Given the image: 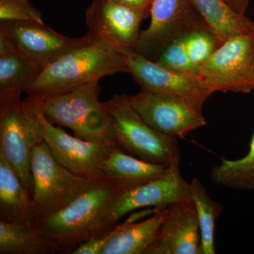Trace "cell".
Masks as SVG:
<instances>
[{
  "instance_id": "1",
  "label": "cell",
  "mask_w": 254,
  "mask_h": 254,
  "mask_svg": "<svg viewBox=\"0 0 254 254\" xmlns=\"http://www.w3.org/2000/svg\"><path fill=\"white\" fill-rule=\"evenodd\" d=\"M111 179L96 180L69 204L34 225L55 254H72L83 242L109 233L107 219L113 202L123 190Z\"/></svg>"
},
{
  "instance_id": "2",
  "label": "cell",
  "mask_w": 254,
  "mask_h": 254,
  "mask_svg": "<svg viewBox=\"0 0 254 254\" xmlns=\"http://www.w3.org/2000/svg\"><path fill=\"white\" fill-rule=\"evenodd\" d=\"M120 72H128L123 53L115 47L93 38L45 66L25 92L46 98Z\"/></svg>"
},
{
  "instance_id": "3",
  "label": "cell",
  "mask_w": 254,
  "mask_h": 254,
  "mask_svg": "<svg viewBox=\"0 0 254 254\" xmlns=\"http://www.w3.org/2000/svg\"><path fill=\"white\" fill-rule=\"evenodd\" d=\"M21 93L0 95V151L12 165L23 186L33 198L31 155L44 141L41 114L42 98Z\"/></svg>"
},
{
  "instance_id": "4",
  "label": "cell",
  "mask_w": 254,
  "mask_h": 254,
  "mask_svg": "<svg viewBox=\"0 0 254 254\" xmlns=\"http://www.w3.org/2000/svg\"><path fill=\"white\" fill-rule=\"evenodd\" d=\"M100 93L97 80L41 98L43 113L52 123L67 127L78 138L117 145L111 118L99 101Z\"/></svg>"
},
{
  "instance_id": "5",
  "label": "cell",
  "mask_w": 254,
  "mask_h": 254,
  "mask_svg": "<svg viewBox=\"0 0 254 254\" xmlns=\"http://www.w3.org/2000/svg\"><path fill=\"white\" fill-rule=\"evenodd\" d=\"M111 118L117 146L148 163L170 168L181 160L177 138L160 133L145 123L132 108L127 95H115L102 103Z\"/></svg>"
},
{
  "instance_id": "6",
  "label": "cell",
  "mask_w": 254,
  "mask_h": 254,
  "mask_svg": "<svg viewBox=\"0 0 254 254\" xmlns=\"http://www.w3.org/2000/svg\"><path fill=\"white\" fill-rule=\"evenodd\" d=\"M31 165L34 187L33 223L64 208L95 181L65 168L57 161L45 141L33 148Z\"/></svg>"
},
{
  "instance_id": "7",
  "label": "cell",
  "mask_w": 254,
  "mask_h": 254,
  "mask_svg": "<svg viewBox=\"0 0 254 254\" xmlns=\"http://www.w3.org/2000/svg\"><path fill=\"white\" fill-rule=\"evenodd\" d=\"M199 76L212 93L254 90V33L225 42L200 66Z\"/></svg>"
},
{
  "instance_id": "8",
  "label": "cell",
  "mask_w": 254,
  "mask_h": 254,
  "mask_svg": "<svg viewBox=\"0 0 254 254\" xmlns=\"http://www.w3.org/2000/svg\"><path fill=\"white\" fill-rule=\"evenodd\" d=\"M150 16L149 26L140 33L134 50L153 62L173 42L210 28L190 0H153Z\"/></svg>"
},
{
  "instance_id": "9",
  "label": "cell",
  "mask_w": 254,
  "mask_h": 254,
  "mask_svg": "<svg viewBox=\"0 0 254 254\" xmlns=\"http://www.w3.org/2000/svg\"><path fill=\"white\" fill-rule=\"evenodd\" d=\"M117 49L125 56L128 73L140 86L141 91L180 97L200 111L205 101L213 94L199 76L169 70L145 58L133 48Z\"/></svg>"
},
{
  "instance_id": "10",
  "label": "cell",
  "mask_w": 254,
  "mask_h": 254,
  "mask_svg": "<svg viewBox=\"0 0 254 254\" xmlns=\"http://www.w3.org/2000/svg\"><path fill=\"white\" fill-rule=\"evenodd\" d=\"M0 36L41 68L93 39L88 33L82 38H70L60 34L45 23L30 21L0 22Z\"/></svg>"
},
{
  "instance_id": "11",
  "label": "cell",
  "mask_w": 254,
  "mask_h": 254,
  "mask_svg": "<svg viewBox=\"0 0 254 254\" xmlns=\"http://www.w3.org/2000/svg\"><path fill=\"white\" fill-rule=\"evenodd\" d=\"M127 97L145 123L163 134L185 138L190 132L206 125L202 111L180 97L143 91Z\"/></svg>"
},
{
  "instance_id": "12",
  "label": "cell",
  "mask_w": 254,
  "mask_h": 254,
  "mask_svg": "<svg viewBox=\"0 0 254 254\" xmlns=\"http://www.w3.org/2000/svg\"><path fill=\"white\" fill-rule=\"evenodd\" d=\"M43 136L57 161L78 176L96 180L103 178V168L110 152L117 145L95 143L71 136L55 127L41 114Z\"/></svg>"
},
{
  "instance_id": "13",
  "label": "cell",
  "mask_w": 254,
  "mask_h": 254,
  "mask_svg": "<svg viewBox=\"0 0 254 254\" xmlns=\"http://www.w3.org/2000/svg\"><path fill=\"white\" fill-rule=\"evenodd\" d=\"M190 198V184L185 181L179 166H171L163 176L123 190L110 208L107 226L112 230L127 214L137 209L163 208Z\"/></svg>"
},
{
  "instance_id": "14",
  "label": "cell",
  "mask_w": 254,
  "mask_h": 254,
  "mask_svg": "<svg viewBox=\"0 0 254 254\" xmlns=\"http://www.w3.org/2000/svg\"><path fill=\"white\" fill-rule=\"evenodd\" d=\"M148 15L112 0H92L86 12L88 34L115 48L135 49Z\"/></svg>"
},
{
  "instance_id": "15",
  "label": "cell",
  "mask_w": 254,
  "mask_h": 254,
  "mask_svg": "<svg viewBox=\"0 0 254 254\" xmlns=\"http://www.w3.org/2000/svg\"><path fill=\"white\" fill-rule=\"evenodd\" d=\"M158 236L145 254H200L198 215L191 198L167 206Z\"/></svg>"
},
{
  "instance_id": "16",
  "label": "cell",
  "mask_w": 254,
  "mask_h": 254,
  "mask_svg": "<svg viewBox=\"0 0 254 254\" xmlns=\"http://www.w3.org/2000/svg\"><path fill=\"white\" fill-rule=\"evenodd\" d=\"M166 207L158 209L150 218L140 222L127 220L117 224L100 254H145L158 236Z\"/></svg>"
},
{
  "instance_id": "17",
  "label": "cell",
  "mask_w": 254,
  "mask_h": 254,
  "mask_svg": "<svg viewBox=\"0 0 254 254\" xmlns=\"http://www.w3.org/2000/svg\"><path fill=\"white\" fill-rule=\"evenodd\" d=\"M34 218L33 198L12 165L0 151V220L6 222Z\"/></svg>"
},
{
  "instance_id": "18",
  "label": "cell",
  "mask_w": 254,
  "mask_h": 254,
  "mask_svg": "<svg viewBox=\"0 0 254 254\" xmlns=\"http://www.w3.org/2000/svg\"><path fill=\"white\" fill-rule=\"evenodd\" d=\"M208 23L220 46L234 37L254 33V21L239 14L225 0H190Z\"/></svg>"
},
{
  "instance_id": "19",
  "label": "cell",
  "mask_w": 254,
  "mask_h": 254,
  "mask_svg": "<svg viewBox=\"0 0 254 254\" xmlns=\"http://www.w3.org/2000/svg\"><path fill=\"white\" fill-rule=\"evenodd\" d=\"M168 169L135 158L117 147L105 160L103 173L127 190L163 176Z\"/></svg>"
},
{
  "instance_id": "20",
  "label": "cell",
  "mask_w": 254,
  "mask_h": 254,
  "mask_svg": "<svg viewBox=\"0 0 254 254\" xmlns=\"http://www.w3.org/2000/svg\"><path fill=\"white\" fill-rule=\"evenodd\" d=\"M43 68L31 63L0 36V95L22 93Z\"/></svg>"
},
{
  "instance_id": "21",
  "label": "cell",
  "mask_w": 254,
  "mask_h": 254,
  "mask_svg": "<svg viewBox=\"0 0 254 254\" xmlns=\"http://www.w3.org/2000/svg\"><path fill=\"white\" fill-rule=\"evenodd\" d=\"M55 254L31 220H0V254Z\"/></svg>"
},
{
  "instance_id": "22",
  "label": "cell",
  "mask_w": 254,
  "mask_h": 254,
  "mask_svg": "<svg viewBox=\"0 0 254 254\" xmlns=\"http://www.w3.org/2000/svg\"><path fill=\"white\" fill-rule=\"evenodd\" d=\"M190 184V198L194 203L199 223L200 254H215V227L223 206L209 196L205 187L196 178Z\"/></svg>"
},
{
  "instance_id": "23",
  "label": "cell",
  "mask_w": 254,
  "mask_h": 254,
  "mask_svg": "<svg viewBox=\"0 0 254 254\" xmlns=\"http://www.w3.org/2000/svg\"><path fill=\"white\" fill-rule=\"evenodd\" d=\"M210 176L212 182L220 186L254 190V132L248 153L239 160L222 159L220 165L212 167Z\"/></svg>"
},
{
  "instance_id": "24",
  "label": "cell",
  "mask_w": 254,
  "mask_h": 254,
  "mask_svg": "<svg viewBox=\"0 0 254 254\" xmlns=\"http://www.w3.org/2000/svg\"><path fill=\"white\" fill-rule=\"evenodd\" d=\"M155 63L175 72L199 76L200 66L190 59L183 39L169 44L159 54Z\"/></svg>"
},
{
  "instance_id": "25",
  "label": "cell",
  "mask_w": 254,
  "mask_h": 254,
  "mask_svg": "<svg viewBox=\"0 0 254 254\" xmlns=\"http://www.w3.org/2000/svg\"><path fill=\"white\" fill-rule=\"evenodd\" d=\"M183 41L190 59L200 66L220 46L216 36L210 28L193 31Z\"/></svg>"
},
{
  "instance_id": "26",
  "label": "cell",
  "mask_w": 254,
  "mask_h": 254,
  "mask_svg": "<svg viewBox=\"0 0 254 254\" xmlns=\"http://www.w3.org/2000/svg\"><path fill=\"white\" fill-rule=\"evenodd\" d=\"M4 21L45 23L41 13L30 0H0V22Z\"/></svg>"
},
{
  "instance_id": "27",
  "label": "cell",
  "mask_w": 254,
  "mask_h": 254,
  "mask_svg": "<svg viewBox=\"0 0 254 254\" xmlns=\"http://www.w3.org/2000/svg\"><path fill=\"white\" fill-rule=\"evenodd\" d=\"M112 230L106 235L93 237L83 242L73 251L72 254H100L111 237Z\"/></svg>"
},
{
  "instance_id": "28",
  "label": "cell",
  "mask_w": 254,
  "mask_h": 254,
  "mask_svg": "<svg viewBox=\"0 0 254 254\" xmlns=\"http://www.w3.org/2000/svg\"><path fill=\"white\" fill-rule=\"evenodd\" d=\"M112 1L141 11L149 16L153 0H112Z\"/></svg>"
},
{
  "instance_id": "29",
  "label": "cell",
  "mask_w": 254,
  "mask_h": 254,
  "mask_svg": "<svg viewBox=\"0 0 254 254\" xmlns=\"http://www.w3.org/2000/svg\"><path fill=\"white\" fill-rule=\"evenodd\" d=\"M227 4L239 14H245L250 0H225Z\"/></svg>"
}]
</instances>
